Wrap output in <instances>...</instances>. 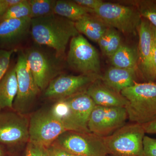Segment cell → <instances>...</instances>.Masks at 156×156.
I'll list each match as a JSON object with an SVG mask.
<instances>
[{
  "label": "cell",
  "instance_id": "5",
  "mask_svg": "<svg viewBox=\"0 0 156 156\" xmlns=\"http://www.w3.org/2000/svg\"><path fill=\"white\" fill-rule=\"evenodd\" d=\"M24 53L37 86L41 91L44 90L51 81L60 74L62 69L60 60L62 58L38 47H31Z\"/></svg>",
  "mask_w": 156,
  "mask_h": 156
},
{
  "label": "cell",
  "instance_id": "22",
  "mask_svg": "<svg viewBox=\"0 0 156 156\" xmlns=\"http://www.w3.org/2000/svg\"><path fill=\"white\" fill-rule=\"evenodd\" d=\"M128 2L137 9L142 18L156 28V0H137Z\"/></svg>",
  "mask_w": 156,
  "mask_h": 156
},
{
  "label": "cell",
  "instance_id": "11",
  "mask_svg": "<svg viewBox=\"0 0 156 156\" xmlns=\"http://www.w3.org/2000/svg\"><path fill=\"white\" fill-rule=\"evenodd\" d=\"M29 141V119L15 111L0 113V144L14 146Z\"/></svg>",
  "mask_w": 156,
  "mask_h": 156
},
{
  "label": "cell",
  "instance_id": "20",
  "mask_svg": "<svg viewBox=\"0 0 156 156\" xmlns=\"http://www.w3.org/2000/svg\"><path fill=\"white\" fill-rule=\"evenodd\" d=\"M109 58L112 66L123 69H137L139 60L138 48L122 44Z\"/></svg>",
  "mask_w": 156,
  "mask_h": 156
},
{
  "label": "cell",
  "instance_id": "9",
  "mask_svg": "<svg viewBox=\"0 0 156 156\" xmlns=\"http://www.w3.org/2000/svg\"><path fill=\"white\" fill-rule=\"evenodd\" d=\"M15 66L17 92L14 99L13 109L14 111L25 115L41 91L29 68L24 52L21 50L18 53Z\"/></svg>",
  "mask_w": 156,
  "mask_h": 156
},
{
  "label": "cell",
  "instance_id": "12",
  "mask_svg": "<svg viewBox=\"0 0 156 156\" xmlns=\"http://www.w3.org/2000/svg\"><path fill=\"white\" fill-rule=\"evenodd\" d=\"M100 77V75H60L54 78L48 85L44 90V96L58 100L67 98L86 92L90 84Z\"/></svg>",
  "mask_w": 156,
  "mask_h": 156
},
{
  "label": "cell",
  "instance_id": "21",
  "mask_svg": "<svg viewBox=\"0 0 156 156\" xmlns=\"http://www.w3.org/2000/svg\"><path fill=\"white\" fill-rule=\"evenodd\" d=\"M93 10L79 5L74 1H56L54 14L75 22L82 17L93 14Z\"/></svg>",
  "mask_w": 156,
  "mask_h": 156
},
{
  "label": "cell",
  "instance_id": "25",
  "mask_svg": "<svg viewBox=\"0 0 156 156\" xmlns=\"http://www.w3.org/2000/svg\"><path fill=\"white\" fill-rule=\"evenodd\" d=\"M50 110L54 116L62 123L68 131L70 117V108L67 101L65 99L57 100Z\"/></svg>",
  "mask_w": 156,
  "mask_h": 156
},
{
  "label": "cell",
  "instance_id": "41",
  "mask_svg": "<svg viewBox=\"0 0 156 156\" xmlns=\"http://www.w3.org/2000/svg\"></svg>",
  "mask_w": 156,
  "mask_h": 156
},
{
  "label": "cell",
  "instance_id": "37",
  "mask_svg": "<svg viewBox=\"0 0 156 156\" xmlns=\"http://www.w3.org/2000/svg\"><path fill=\"white\" fill-rule=\"evenodd\" d=\"M0 156H5V153L4 149L0 146Z\"/></svg>",
  "mask_w": 156,
  "mask_h": 156
},
{
  "label": "cell",
  "instance_id": "8",
  "mask_svg": "<svg viewBox=\"0 0 156 156\" xmlns=\"http://www.w3.org/2000/svg\"><path fill=\"white\" fill-rule=\"evenodd\" d=\"M54 142L72 155L108 156L103 137L93 133L66 131Z\"/></svg>",
  "mask_w": 156,
  "mask_h": 156
},
{
  "label": "cell",
  "instance_id": "18",
  "mask_svg": "<svg viewBox=\"0 0 156 156\" xmlns=\"http://www.w3.org/2000/svg\"><path fill=\"white\" fill-rule=\"evenodd\" d=\"M75 24L79 34H84L92 41L97 43L109 28L93 14L84 16L76 21Z\"/></svg>",
  "mask_w": 156,
  "mask_h": 156
},
{
  "label": "cell",
  "instance_id": "2",
  "mask_svg": "<svg viewBox=\"0 0 156 156\" xmlns=\"http://www.w3.org/2000/svg\"><path fill=\"white\" fill-rule=\"evenodd\" d=\"M121 93L128 101L125 108L132 123L144 125L156 119V83L135 82Z\"/></svg>",
  "mask_w": 156,
  "mask_h": 156
},
{
  "label": "cell",
  "instance_id": "26",
  "mask_svg": "<svg viewBox=\"0 0 156 156\" xmlns=\"http://www.w3.org/2000/svg\"><path fill=\"white\" fill-rule=\"evenodd\" d=\"M111 28V33L108 46L104 55L109 58L112 56L122 46V38L118 31L114 28Z\"/></svg>",
  "mask_w": 156,
  "mask_h": 156
},
{
  "label": "cell",
  "instance_id": "27",
  "mask_svg": "<svg viewBox=\"0 0 156 156\" xmlns=\"http://www.w3.org/2000/svg\"><path fill=\"white\" fill-rule=\"evenodd\" d=\"M17 50L16 49L10 50L0 49V81L9 69L11 56Z\"/></svg>",
  "mask_w": 156,
  "mask_h": 156
},
{
  "label": "cell",
  "instance_id": "1",
  "mask_svg": "<svg viewBox=\"0 0 156 156\" xmlns=\"http://www.w3.org/2000/svg\"><path fill=\"white\" fill-rule=\"evenodd\" d=\"M30 33L37 44L53 49L61 58L69 42L79 34L74 22L54 14L31 19Z\"/></svg>",
  "mask_w": 156,
  "mask_h": 156
},
{
  "label": "cell",
  "instance_id": "31",
  "mask_svg": "<svg viewBox=\"0 0 156 156\" xmlns=\"http://www.w3.org/2000/svg\"><path fill=\"white\" fill-rule=\"evenodd\" d=\"M79 5L91 10H94L100 6L103 1L101 0H74Z\"/></svg>",
  "mask_w": 156,
  "mask_h": 156
},
{
  "label": "cell",
  "instance_id": "16",
  "mask_svg": "<svg viewBox=\"0 0 156 156\" xmlns=\"http://www.w3.org/2000/svg\"><path fill=\"white\" fill-rule=\"evenodd\" d=\"M86 92L95 105L108 107H126L128 101L118 93L104 84L100 79L89 85Z\"/></svg>",
  "mask_w": 156,
  "mask_h": 156
},
{
  "label": "cell",
  "instance_id": "32",
  "mask_svg": "<svg viewBox=\"0 0 156 156\" xmlns=\"http://www.w3.org/2000/svg\"><path fill=\"white\" fill-rule=\"evenodd\" d=\"M111 33V28L109 27L106 32L103 35V36L101 38L98 42V44L99 45L101 50L104 55L105 53L107 48L108 46Z\"/></svg>",
  "mask_w": 156,
  "mask_h": 156
},
{
  "label": "cell",
  "instance_id": "34",
  "mask_svg": "<svg viewBox=\"0 0 156 156\" xmlns=\"http://www.w3.org/2000/svg\"><path fill=\"white\" fill-rule=\"evenodd\" d=\"M145 133L156 134V119L146 124L142 125Z\"/></svg>",
  "mask_w": 156,
  "mask_h": 156
},
{
  "label": "cell",
  "instance_id": "6",
  "mask_svg": "<svg viewBox=\"0 0 156 156\" xmlns=\"http://www.w3.org/2000/svg\"><path fill=\"white\" fill-rule=\"evenodd\" d=\"M67 62L81 74L99 75L101 64L98 52L81 34L70 41Z\"/></svg>",
  "mask_w": 156,
  "mask_h": 156
},
{
  "label": "cell",
  "instance_id": "7",
  "mask_svg": "<svg viewBox=\"0 0 156 156\" xmlns=\"http://www.w3.org/2000/svg\"><path fill=\"white\" fill-rule=\"evenodd\" d=\"M67 131L50 109L42 110L32 115L29 119V141L47 147L62 134Z\"/></svg>",
  "mask_w": 156,
  "mask_h": 156
},
{
  "label": "cell",
  "instance_id": "30",
  "mask_svg": "<svg viewBox=\"0 0 156 156\" xmlns=\"http://www.w3.org/2000/svg\"><path fill=\"white\" fill-rule=\"evenodd\" d=\"M46 149L48 156H72V154L55 142L46 147Z\"/></svg>",
  "mask_w": 156,
  "mask_h": 156
},
{
  "label": "cell",
  "instance_id": "24",
  "mask_svg": "<svg viewBox=\"0 0 156 156\" xmlns=\"http://www.w3.org/2000/svg\"><path fill=\"white\" fill-rule=\"evenodd\" d=\"M30 7L28 0H22L20 2L12 6L5 11L0 17V23L7 20L30 17Z\"/></svg>",
  "mask_w": 156,
  "mask_h": 156
},
{
  "label": "cell",
  "instance_id": "39",
  "mask_svg": "<svg viewBox=\"0 0 156 156\" xmlns=\"http://www.w3.org/2000/svg\"><path fill=\"white\" fill-rule=\"evenodd\" d=\"M155 83H156V82H155Z\"/></svg>",
  "mask_w": 156,
  "mask_h": 156
},
{
  "label": "cell",
  "instance_id": "38",
  "mask_svg": "<svg viewBox=\"0 0 156 156\" xmlns=\"http://www.w3.org/2000/svg\"><path fill=\"white\" fill-rule=\"evenodd\" d=\"M72 156H81L76 155H72Z\"/></svg>",
  "mask_w": 156,
  "mask_h": 156
},
{
  "label": "cell",
  "instance_id": "40",
  "mask_svg": "<svg viewBox=\"0 0 156 156\" xmlns=\"http://www.w3.org/2000/svg\"></svg>",
  "mask_w": 156,
  "mask_h": 156
},
{
  "label": "cell",
  "instance_id": "23",
  "mask_svg": "<svg viewBox=\"0 0 156 156\" xmlns=\"http://www.w3.org/2000/svg\"><path fill=\"white\" fill-rule=\"evenodd\" d=\"M31 19L54 14L56 0H28Z\"/></svg>",
  "mask_w": 156,
  "mask_h": 156
},
{
  "label": "cell",
  "instance_id": "10",
  "mask_svg": "<svg viewBox=\"0 0 156 156\" xmlns=\"http://www.w3.org/2000/svg\"><path fill=\"white\" fill-rule=\"evenodd\" d=\"M128 119L125 107H108L95 105L88 122L89 131L101 136H109L126 125Z\"/></svg>",
  "mask_w": 156,
  "mask_h": 156
},
{
  "label": "cell",
  "instance_id": "4",
  "mask_svg": "<svg viewBox=\"0 0 156 156\" xmlns=\"http://www.w3.org/2000/svg\"><path fill=\"white\" fill-rule=\"evenodd\" d=\"M93 14L109 27L120 31L125 35L134 34L142 17L138 10L133 5H126L104 2L93 10Z\"/></svg>",
  "mask_w": 156,
  "mask_h": 156
},
{
  "label": "cell",
  "instance_id": "35",
  "mask_svg": "<svg viewBox=\"0 0 156 156\" xmlns=\"http://www.w3.org/2000/svg\"><path fill=\"white\" fill-rule=\"evenodd\" d=\"M9 8L6 0H0V17Z\"/></svg>",
  "mask_w": 156,
  "mask_h": 156
},
{
  "label": "cell",
  "instance_id": "15",
  "mask_svg": "<svg viewBox=\"0 0 156 156\" xmlns=\"http://www.w3.org/2000/svg\"><path fill=\"white\" fill-rule=\"evenodd\" d=\"M30 17L4 20L0 23V49L14 48L30 32Z\"/></svg>",
  "mask_w": 156,
  "mask_h": 156
},
{
  "label": "cell",
  "instance_id": "13",
  "mask_svg": "<svg viewBox=\"0 0 156 156\" xmlns=\"http://www.w3.org/2000/svg\"><path fill=\"white\" fill-rule=\"evenodd\" d=\"M69 104L70 117L68 131L91 133L88 127L91 113L95 105L86 92L64 98Z\"/></svg>",
  "mask_w": 156,
  "mask_h": 156
},
{
  "label": "cell",
  "instance_id": "19",
  "mask_svg": "<svg viewBox=\"0 0 156 156\" xmlns=\"http://www.w3.org/2000/svg\"><path fill=\"white\" fill-rule=\"evenodd\" d=\"M17 92V75L14 66L9 69L0 81V113L5 109H13Z\"/></svg>",
  "mask_w": 156,
  "mask_h": 156
},
{
  "label": "cell",
  "instance_id": "33",
  "mask_svg": "<svg viewBox=\"0 0 156 156\" xmlns=\"http://www.w3.org/2000/svg\"><path fill=\"white\" fill-rule=\"evenodd\" d=\"M151 71L152 83H155L156 81V46L154 44L152 53Z\"/></svg>",
  "mask_w": 156,
  "mask_h": 156
},
{
  "label": "cell",
  "instance_id": "28",
  "mask_svg": "<svg viewBox=\"0 0 156 156\" xmlns=\"http://www.w3.org/2000/svg\"><path fill=\"white\" fill-rule=\"evenodd\" d=\"M144 156H156V139L150 136H144L143 139Z\"/></svg>",
  "mask_w": 156,
  "mask_h": 156
},
{
  "label": "cell",
  "instance_id": "14",
  "mask_svg": "<svg viewBox=\"0 0 156 156\" xmlns=\"http://www.w3.org/2000/svg\"><path fill=\"white\" fill-rule=\"evenodd\" d=\"M139 36L138 66L143 79L145 82L152 83L151 71V60L154 45L152 25L148 20L142 18L137 30Z\"/></svg>",
  "mask_w": 156,
  "mask_h": 156
},
{
  "label": "cell",
  "instance_id": "29",
  "mask_svg": "<svg viewBox=\"0 0 156 156\" xmlns=\"http://www.w3.org/2000/svg\"><path fill=\"white\" fill-rule=\"evenodd\" d=\"M25 156H48L46 148L28 142L26 149Z\"/></svg>",
  "mask_w": 156,
  "mask_h": 156
},
{
  "label": "cell",
  "instance_id": "17",
  "mask_svg": "<svg viewBox=\"0 0 156 156\" xmlns=\"http://www.w3.org/2000/svg\"><path fill=\"white\" fill-rule=\"evenodd\" d=\"M137 69H123L111 66L107 69L100 79L104 84L121 93L136 82Z\"/></svg>",
  "mask_w": 156,
  "mask_h": 156
},
{
  "label": "cell",
  "instance_id": "36",
  "mask_svg": "<svg viewBox=\"0 0 156 156\" xmlns=\"http://www.w3.org/2000/svg\"><path fill=\"white\" fill-rule=\"evenodd\" d=\"M152 27L153 35L154 44L156 46V28L154 27L152 25Z\"/></svg>",
  "mask_w": 156,
  "mask_h": 156
},
{
  "label": "cell",
  "instance_id": "3",
  "mask_svg": "<svg viewBox=\"0 0 156 156\" xmlns=\"http://www.w3.org/2000/svg\"><path fill=\"white\" fill-rule=\"evenodd\" d=\"M145 134L142 125L132 123L103 137L108 156H144L143 139Z\"/></svg>",
  "mask_w": 156,
  "mask_h": 156
}]
</instances>
